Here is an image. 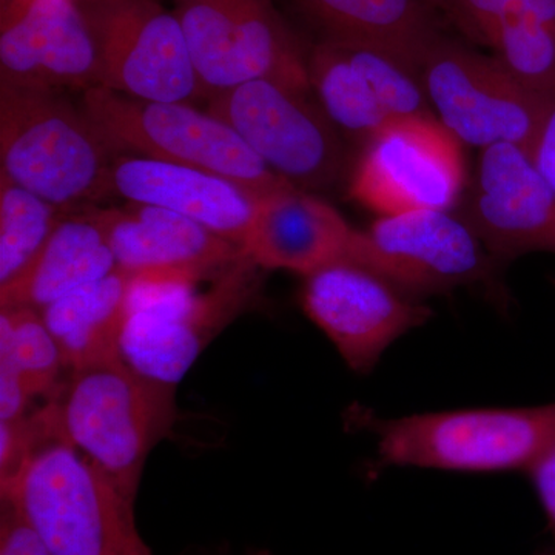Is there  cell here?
Instances as JSON below:
<instances>
[{
	"instance_id": "obj_31",
	"label": "cell",
	"mask_w": 555,
	"mask_h": 555,
	"mask_svg": "<svg viewBox=\"0 0 555 555\" xmlns=\"http://www.w3.org/2000/svg\"><path fill=\"white\" fill-rule=\"evenodd\" d=\"M427 5L430 7V9H434L436 11H441V13H444V10H447L449 0H425Z\"/></svg>"
},
{
	"instance_id": "obj_10",
	"label": "cell",
	"mask_w": 555,
	"mask_h": 555,
	"mask_svg": "<svg viewBox=\"0 0 555 555\" xmlns=\"http://www.w3.org/2000/svg\"><path fill=\"white\" fill-rule=\"evenodd\" d=\"M347 257L416 299L466 286L492 291L502 266L455 210L379 217L367 230H358Z\"/></svg>"
},
{
	"instance_id": "obj_6",
	"label": "cell",
	"mask_w": 555,
	"mask_h": 555,
	"mask_svg": "<svg viewBox=\"0 0 555 555\" xmlns=\"http://www.w3.org/2000/svg\"><path fill=\"white\" fill-rule=\"evenodd\" d=\"M258 269L243 257L204 294L196 284L131 280L119 343L124 363L177 386L211 339L257 298Z\"/></svg>"
},
{
	"instance_id": "obj_15",
	"label": "cell",
	"mask_w": 555,
	"mask_h": 555,
	"mask_svg": "<svg viewBox=\"0 0 555 555\" xmlns=\"http://www.w3.org/2000/svg\"><path fill=\"white\" fill-rule=\"evenodd\" d=\"M98 80L96 43L79 0H3L0 83L83 91Z\"/></svg>"
},
{
	"instance_id": "obj_4",
	"label": "cell",
	"mask_w": 555,
	"mask_h": 555,
	"mask_svg": "<svg viewBox=\"0 0 555 555\" xmlns=\"http://www.w3.org/2000/svg\"><path fill=\"white\" fill-rule=\"evenodd\" d=\"M377 437V467L528 474L555 449V400L529 408H477L363 418Z\"/></svg>"
},
{
	"instance_id": "obj_28",
	"label": "cell",
	"mask_w": 555,
	"mask_h": 555,
	"mask_svg": "<svg viewBox=\"0 0 555 555\" xmlns=\"http://www.w3.org/2000/svg\"><path fill=\"white\" fill-rule=\"evenodd\" d=\"M0 555H51L35 529L5 502L0 513Z\"/></svg>"
},
{
	"instance_id": "obj_11",
	"label": "cell",
	"mask_w": 555,
	"mask_h": 555,
	"mask_svg": "<svg viewBox=\"0 0 555 555\" xmlns=\"http://www.w3.org/2000/svg\"><path fill=\"white\" fill-rule=\"evenodd\" d=\"M96 43L98 86L144 101L206 96L175 11L158 0H79Z\"/></svg>"
},
{
	"instance_id": "obj_23",
	"label": "cell",
	"mask_w": 555,
	"mask_h": 555,
	"mask_svg": "<svg viewBox=\"0 0 555 555\" xmlns=\"http://www.w3.org/2000/svg\"><path fill=\"white\" fill-rule=\"evenodd\" d=\"M491 50L526 90L555 102V0H507Z\"/></svg>"
},
{
	"instance_id": "obj_29",
	"label": "cell",
	"mask_w": 555,
	"mask_h": 555,
	"mask_svg": "<svg viewBox=\"0 0 555 555\" xmlns=\"http://www.w3.org/2000/svg\"><path fill=\"white\" fill-rule=\"evenodd\" d=\"M537 499L545 513L551 543L539 555H555V449L528 473Z\"/></svg>"
},
{
	"instance_id": "obj_8",
	"label": "cell",
	"mask_w": 555,
	"mask_h": 555,
	"mask_svg": "<svg viewBox=\"0 0 555 555\" xmlns=\"http://www.w3.org/2000/svg\"><path fill=\"white\" fill-rule=\"evenodd\" d=\"M175 14L206 96L257 79L312 91L308 53L273 0H177Z\"/></svg>"
},
{
	"instance_id": "obj_14",
	"label": "cell",
	"mask_w": 555,
	"mask_h": 555,
	"mask_svg": "<svg viewBox=\"0 0 555 555\" xmlns=\"http://www.w3.org/2000/svg\"><path fill=\"white\" fill-rule=\"evenodd\" d=\"M460 215L500 264L532 251L555 255V190L518 145L480 150Z\"/></svg>"
},
{
	"instance_id": "obj_1",
	"label": "cell",
	"mask_w": 555,
	"mask_h": 555,
	"mask_svg": "<svg viewBox=\"0 0 555 555\" xmlns=\"http://www.w3.org/2000/svg\"><path fill=\"white\" fill-rule=\"evenodd\" d=\"M175 387L118 360L73 369L49 397L57 436L134 503L150 452L177 420Z\"/></svg>"
},
{
	"instance_id": "obj_17",
	"label": "cell",
	"mask_w": 555,
	"mask_h": 555,
	"mask_svg": "<svg viewBox=\"0 0 555 555\" xmlns=\"http://www.w3.org/2000/svg\"><path fill=\"white\" fill-rule=\"evenodd\" d=\"M112 193L129 203L175 211L240 247L264 196L210 171L138 155L113 160Z\"/></svg>"
},
{
	"instance_id": "obj_27",
	"label": "cell",
	"mask_w": 555,
	"mask_h": 555,
	"mask_svg": "<svg viewBox=\"0 0 555 555\" xmlns=\"http://www.w3.org/2000/svg\"><path fill=\"white\" fill-rule=\"evenodd\" d=\"M30 401L10 339L0 334V422H11L27 414Z\"/></svg>"
},
{
	"instance_id": "obj_18",
	"label": "cell",
	"mask_w": 555,
	"mask_h": 555,
	"mask_svg": "<svg viewBox=\"0 0 555 555\" xmlns=\"http://www.w3.org/2000/svg\"><path fill=\"white\" fill-rule=\"evenodd\" d=\"M357 232L326 201L291 188L259 198L257 215L241 248L259 269L308 276L346 258Z\"/></svg>"
},
{
	"instance_id": "obj_22",
	"label": "cell",
	"mask_w": 555,
	"mask_h": 555,
	"mask_svg": "<svg viewBox=\"0 0 555 555\" xmlns=\"http://www.w3.org/2000/svg\"><path fill=\"white\" fill-rule=\"evenodd\" d=\"M130 291L131 278L116 269L39 310L67 371L120 358Z\"/></svg>"
},
{
	"instance_id": "obj_25",
	"label": "cell",
	"mask_w": 555,
	"mask_h": 555,
	"mask_svg": "<svg viewBox=\"0 0 555 555\" xmlns=\"http://www.w3.org/2000/svg\"><path fill=\"white\" fill-rule=\"evenodd\" d=\"M0 334L10 339L28 396L49 398L61 383L64 358L39 310L0 309Z\"/></svg>"
},
{
	"instance_id": "obj_26",
	"label": "cell",
	"mask_w": 555,
	"mask_h": 555,
	"mask_svg": "<svg viewBox=\"0 0 555 555\" xmlns=\"http://www.w3.org/2000/svg\"><path fill=\"white\" fill-rule=\"evenodd\" d=\"M507 0H449L444 14L474 42L491 49Z\"/></svg>"
},
{
	"instance_id": "obj_16",
	"label": "cell",
	"mask_w": 555,
	"mask_h": 555,
	"mask_svg": "<svg viewBox=\"0 0 555 555\" xmlns=\"http://www.w3.org/2000/svg\"><path fill=\"white\" fill-rule=\"evenodd\" d=\"M101 218L118 269L134 281L196 284L244 257L238 244L164 208L130 203Z\"/></svg>"
},
{
	"instance_id": "obj_2",
	"label": "cell",
	"mask_w": 555,
	"mask_h": 555,
	"mask_svg": "<svg viewBox=\"0 0 555 555\" xmlns=\"http://www.w3.org/2000/svg\"><path fill=\"white\" fill-rule=\"evenodd\" d=\"M116 150L64 91L0 83L2 173L61 208L112 193Z\"/></svg>"
},
{
	"instance_id": "obj_13",
	"label": "cell",
	"mask_w": 555,
	"mask_h": 555,
	"mask_svg": "<svg viewBox=\"0 0 555 555\" xmlns=\"http://www.w3.org/2000/svg\"><path fill=\"white\" fill-rule=\"evenodd\" d=\"M306 315L337 347L347 366L367 374L397 339L423 326L433 310L349 257L305 276Z\"/></svg>"
},
{
	"instance_id": "obj_19",
	"label": "cell",
	"mask_w": 555,
	"mask_h": 555,
	"mask_svg": "<svg viewBox=\"0 0 555 555\" xmlns=\"http://www.w3.org/2000/svg\"><path fill=\"white\" fill-rule=\"evenodd\" d=\"M116 269L101 210L64 214L27 270L9 286L0 287V308L42 310Z\"/></svg>"
},
{
	"instance_id": "obj_12",
	"label": "cell",
	"mask_w": 555,
	"mask_h": 555,
	"mask_svg": "<svg viewBox=\"0 0 555 555\" xmlns=\"http://www.w3.org/2000/svg\"><path fill=\"white\" fill-rule=\"evenodd\" d=\"M463 147L437 118L397 120L363 144L350 198L379 217L455 210L466 185Z\"/></svg>"
},
{
	"instance_id": "obj_21",
	"label": "cell",
	"mask_w": 555,
	"mask_h": 555,
	"mask_svg": "<svg viewBox=\"0 0 555 555\" xmlns=\"http://www.w3.org/2000/svg\"><path fill=\"white\" fill-rule=\"evenodd\" d=\"M308 72L313 98L339 133L366 144L397 122L387 108L371 47L321 39L308 53Z\"/></svg>"
},
{
	"instance_id": "obj_5",
	"label": "cell",
	"mask_w": 555,
	"mask_h": 555,
	"mask_svg": "<svg viewBox=\"0 0 555 555\" xmlns=\"http://www.w3.org/2000/svg\"><path fill=\"white\" fill-rule=\"evenodd\" d=\"M80 108L115 150L210 171L258 195L294 188L229 124L190 102L137 100L96 86L82 91Z\"/></svg>"
},
{
	"instance_id": "obj_24",
	"label": "cell",
	"mask_w": 555,
	"mask_h": 555,
	"mask_svg": "<svg viewBox=\"0 0 555 555\" xmlns=\"http://www.w3.org/2000/svg\"><path fill=\"white\" fill-rule=\"evenodd\" d=\"M64 214L0 171V287L27 270Z\"/></svg>"
},
{
	"instance_id": "obj_20",
	"label": "cell",
	"mask_w": 555,
	"mask_h": 555,
	"mask_svg": "<svg viewBox=\"0 0 555 555\" xmlns=\"http://www.w3.org/2000/svg\"><path fill=\"white\" fill-rule=\"evenodd\" d=\"M323 38L364 43L418 72L427 50L443 36L425 0H292ZM418 75V73H416Z\"/></svg>"
},
{
	"instance_id": "obj_9",
	"label": "cell",
	"mask_w": 555,
	"mask_h": 555,
	"mask_svg": "<svg viewBox=\"0 0 555 555\" xmlns=\"http://www.w3.org/2000/svg\"><path fill=\"white\" fill-rule=\"evenodd\" d=\"M312 96V91L257 79L215 94L208 112L229 124L276 175L310 192L331 188L345 166L339 131Z\"/></svg>"
},
{
	"instance_id": "obj_7",
	"label": "cell",
	"mask_w": 555,
	"mask_h": 555,
	"mask_svg": "<svg viewBox=\"0 0 555 555\" xmlns=\"http://www.w3.org/2000/svg\"><path fill=\"white\" fill-rule=\"evenodd\" d=\"M416 73L434 115L463 145L514 144L532 155L554 102L526 90L494 54L443 35Z\"/></svg>"
},
{
	"instance_id": "obj_30",
	"label": "cell",
	"mask_w": 555,
	"mask_h": 555,
	"mask_svg": "<svg viewBox=\"0 0 555 555\" xmlns=\"http://www.w3.org/2000/svg\"><path fill=\"white\" fill-rule=\"evenodd\" d=\"M532 158L543 177L550 182L551 188L555 190V102L551 105L542 131L537 138L534 149H532Z\"/></svg>"
},
{
	"instance_id": "obj_3",
	"label": "cell",
	"mask_w": 555,
	"mask_h": 555,
	"mask_svg": "<svg viewBox=\"0 0 555 555\" xmlns=\"http://www.w3.org/2000/svg\"><path fill=\"white\" fill-rule=\"evenodd\" d=\"M51 555H153L139 535L133 502L78 449L54 437L0 485Z\"/></svg>"
}]
</instances>
